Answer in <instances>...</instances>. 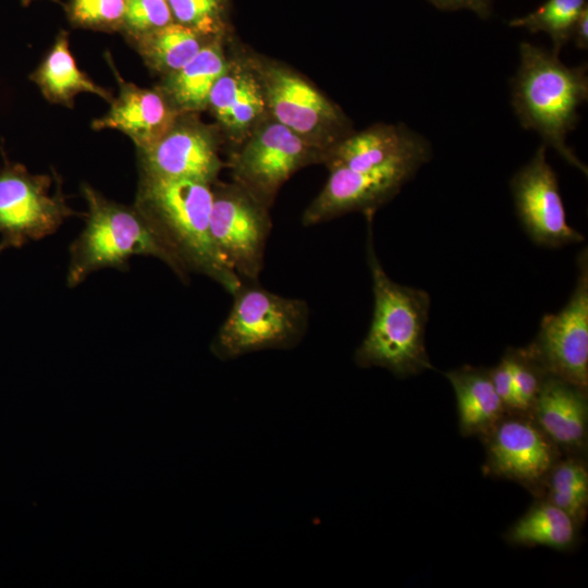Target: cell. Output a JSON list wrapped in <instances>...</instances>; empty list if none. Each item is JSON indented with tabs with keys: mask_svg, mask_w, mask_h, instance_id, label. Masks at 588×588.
Returning <instances> with one entry per match:
<instances>
[{
	"mask_svg": "<svg viewBox=\"0 0 588 588\" xmlns=\"http://www.w3.org/2000/svg\"><path fill=\"white\" fill-rule=\"evenodd\" d=\"M546 500L567 513L580 527L588 509V469L584 460L569 455L558 460L546 482Z\"/></svg>",
	"mask_w": 588,
	"mask_h": 588,
	"instance_id": "cell-24",
	"label": "cell"
},
{
	"mask_svg": "<svg viewBox=\"0 0 588 588\" xmlns=\"http://www.w3.org/2000/svg\"><path fill=\"white\" fill-rule=\"evenodd\" d=\"M512 369V401L507 413L529 415L546 371L526 347L507 348Z\"/></svg>",
	"mask_w": 588,
	"mask_h": 588,
	"instance_id": "cell-26",
	"label": "cell"
},
{
	"mask_svg": "<svg viewBox=\"0 0 588 588\" xmlns=\"http://www.w3.org/2000/svg\"><path fill=\"white\" fill-rule=\"evenodd\" d=\"M429 160L413 157L370 170L330 169L323 188L304 211L302 223L311 226L353 211L372 217Z\"/></svg>",
	"mask_w": 588,
	"mask_h": 588,
	"instance_id": "cell-11",
	"label": "cell"
},
{
	"mask_svg": "<svg viewBox=\"0 0 588 588\" xmlns=\"http://www.w3.org/2000/svg\"><path fill=\"white\" fill-rule=\"evenodd\" d=\"M82 194L87 203L86 224L70 247L69 286H76L100 269H125L128 259L135 255L157 257L181 280L188 279L152 224L135 205L110 200L85 183Z\"/></svg>",
	"mask_w": 588,
	"mask_h": 588,
	"instance_id": "cell-4",
	"label": "cell"
},
{
	"mask_svg": "<svg viewBox=\"0 0 588 588\" xmlns=\"http://www.w3.org/2000/svg\"><path fill=\"white\" fill-rule=\"evenodd\" d=\"M210 350L221 360L264 350H290L306 334L308 304L270 292L256 282H242Z\"/></svg>",
	"mask_w": 588,
	"mask_h": 588,
	"instance_id": "cell-5",
	"label": "cell"
},
{
	"mask_svg": "<svg viewBox=\"0 0 588 588\" xmlns=\"http://www.w3.org/2000/svg\"><path fill=\"white\" fill-rule=\"evenodd\" d=\"M205 38L207 37L172 22L128 40L152 72L167 76L191 61L208 42Z\"/></svg>",
	"mask_w": 588,
	"mask_h": 588,
	"instance_id": "cell-23",
	"label": "cell"
},
{
	"mask_svg": "<svg viewBox=\"0 0 588 588\" xmlns=\"http://www.w3.org/2000/svg\"><path fill=\"white\" fill-rule=\"evenodd\" d=\"M368 219L367 262L373 294L371 322L356 348L354 360L362 368H385L399 378L433 369L425 335L430 309L428 292L393 281L375 249Z\"/></svg>",
	"mask_w": 588,
	"mask_h": 588,
	"instance_id": "cell-2",
	"label": "cell"
},
{
	"mask_svg": "<svg viewBox=\"0 0 588 588\" xmlns=\"http://www.w3.org/2000/svg\"><path fill=\"white\" fill-rule=\"evenodd\" d=\"M489 370L494 390L507 413L512 401V369L509 354L505 352L499 364Z\"/></svg>",
	"mask_w": 588,
	"mask_h": 588,
	"instance_id": "cell-30",
	"label": "cell"
},
{
	"mask_svg": "<svg viewBox=\"0 0 588 588\" xmlns=\"http://www.w3.org/2000/svg\"><path fill=\"white\" fill-rule=\"evenodd\" d=\"M218 41H208L180 70L163 76L160 90L180 113H195L208 107L210 91L229 68Z\"/></svg>",
	"mask_w": 588,
	"mask_h": 588,
	"instance_id": "cell-18",
	"label": "cell"
},
{
	"mask_svg": "<svg viewBox=\"0 0 588 588\" xmlns=\"http://www.w3.org/2000/svg\"><path fill=\"white\" fill-rule=\"evenodd\" d=\"M578 527L567 513L541 499L507 529L505 540L516 546H546L566 551L575 546Z\"/></svg>",
	"mask_w": 588,
	"mask_h": 588,
	"instance_id": "cell-22",
	"label": "cell"
},
{
	"mask_svg": "<svg viewBox=\"0 0 588 588\" xmlns=\"http://www.w3.org/2000/svg\"><path fill=\"white\" fill-rule=\"evenodd\" d=\"M444 376L455 392L463 436L482 437L506 413L489 369L465 365L444 372Z\"/></svg>",
	"mask_w": 588,
	"mask_h": 588,
	"instance_id": "cell-19",
	"label": "cell"
},
{
	"mask_svg": "<svg viewBox=\"0 0 588 588\" xmlns=\"http://www.w3.org/2000/svg\"><path fill=\"white\" fill-rule=\"evenodd\" d=\"M32 1H34V0H22V3H23L24 5H27V4L30 3ZM50 1H53V2H57V3L61 4L60 0H50Z\"/></svg>",
	"mask_w": 588,
	"mask_h": 588,
	"instance_id": "cell-33",
	"label": "cell"
},
{
	"mask_svg": "<svg viewBox=\"0 0 588 588\" xmlns=\"http://www.w3.org/2000/svg\"><path fill=\"white\" fill-rule=\"evenodd\" d=\"M546 152L547 146L542 143L510 182L517 217L538 246L559 248L581 243L585 236L566 220L558 176Z\"/></svg>",
	"mask_w": 588,
	"mask_h": 588,
	"instance_id": "cell-12",
	"label": "cell"
},
{
	"mask_svg": "<svg viewBox=\"0 0 588 588\" xmlns=\"http://www.w3.org/2000/svg\"><path fill=\"white\" fill-rule=\"evenodd\" d=\"M266 107L274 120L326 152L348 126L341 110L289 69L266 64L258 70Z\"/></svg>",
	"mask_w": 588,
	"mask_h": 588,
	"instance_id": "cell-10",
	"label": "cell"
},
{
	"mask_svg": "<svg viewBox=\"0 0 588 588\" xmlns=\"http://www.w3.org/2000/svg\"><path fill=\"white\" fill-rule=\"evenodd\" d=\"M529 416L559 450L574 455L586 448L587 391L547 373Z\"/></svg>",
	"mask_w": 588,
	"mask_h": 588,
	"instance_id": "cell-17",
	"label": "cell"
},
{
	"mask_svg": "<svg viewBox=\"0 0 588 588\" xmlns=\"http://www.w3.org/2000/svg\"><path fill=\"white\" fill-rule=\"evenodd\" d=\"M432 5L444 11L470 10L486 20L492 12V0H427Z\"/></svg>",
	"mask_w": 588,
	"mask_h": 588,
	"instance_id": "cell-31",
	"label": "cell"
},
{
	"mask_svg": "<svg viewBox=\"0 0 588 588\" xmlns=\"http://www.w3.org/2000/svg\"><path fill=\"white\" fill-rule=\"evenodd\" d=\"M107 59L119 83V95L110 102L108 112L93 121L91 127L118 130L133 140L138 151L145 150L170 130L181 113L160 90L125 82L111 59Z\"/></svg>",
	"mask_w": 588,
	"mask_h": 588,
	"instance_id": "cell-15",
	"label": "cell"
},
{
	"mask_svg": "<svg viewBox=\"0 0 588 588\" xmlns=\"http://www.w3.org/2000/svg\"><path fill=\"white\" fill-rule=\"evenodd\" d=\"M482 439L488 474L517 481L534 493L544 489L560 450L529 415L505 413Z\"/></svg>",
	"mask_w": 588,
	"mask_h": 588,
	"instance_id": "cell-13",
	"label": "cell"
},
{
	"mask_svg": "<svg viewBox=\"0 0 588 588\" xmlns=\"http://www.w3.org/2000/svg\"><path fill=\"white\" fill-rule=\"evenodd\" d=\"M587 5V0H547L535 11L512 19L509 25L531 34H548L553 44L552 52L559 54L571 40L573 27Z\"/></svg>",
	"mask_w": 588,
	"mask_h": 588,
	"instance_id": "cell-25",
	"label": "cell"
},
{
	"mask_svg": "<svg viewBox=\"0 0 588 588\" xmlns=\"http://www.w3.org/2000/svg\"><path fill=\"white\" fill-rule=\"evenodd\" d=\"M7 248H9V246L4 242L1 241L0 242V252L4 250Z\"/></svg>",
	"mask_w": 588,
	"mask_h": 588,
	"instance_id": "cell-34",
	"label": "cell"
},
{
	"mask_svg": "<svg viewBox=\"0 0 588 588\" xmlns=\"http://www.w3.org/2000/svg\"><path fill=\"white\" fill-rule=\"evenodd\" d=\"M575 287L565 306L546 315L527 351L548 375L588 389V252L577 256Z\"/></svg>",
	"mask_w": 588,
	"mask_h": 588,
	"instance_id": "cell-8",
	"label": "cell"
},
{
	"mask_svg": "<svg viewBox=\"0 0 588 588\" xmlns=\"http://www.w3.org/2000/svg\"><path fill=\"white\" fill-rule=\"evenodd\" d=\"M519 56L512 105L520 125L536 131L546 146L587 175V166L566 144L579 120L578 108L588 99L587 64L567 66L552 50L526 41Z\"/></svg>",
	"mask_w": 588,
	"mask_h": 588,
	"instance_id": "cell-3",
	"label": "cell"
},
{
	"mask_svg": "<svg viewBox=\"0 0 588 588\" xmlns=\"http://www.w3.org/2000/svg\"><path fill=\"white\" fill-rule=\"evenodd\" d=\"M212 198V185L205 182L140 175L134 205L187 274H205L232 295L242 281L213 244L210 232Z\"/></svg>",
	"mask_w": 588,
	"mask_h": 588,
	"instance_id": "cell-1",
	"label": "cell"
},
{
	"mask_svg": "<svg viewBox=\"0 0 588 588\" xmlns=\"http://www.w3.org/2000/svg\"><path fill=\"white\" fill-rule=\"evenodd\" d=\"M571 40L574 41L576 47L580 50H587L588 48V5L581 11L578 16L573 30Z\"/></svg>",
	"mask_w": 588,
	"mask_h": 588,
	"instance_id": "cell-32",
	"label": "cell"
},
{
	"mask_svg": "<svg viewBox=\"0 0 588 588\" xmlns=\"http://www.w3.org/2000/svg\"><path fill=\"white\" fill-rule=\"evenodd\" d=\"M319 159H326L322 149L273 121L254 131L231 166L235 183L269 208L297 170Z\"/></svg>",
	"mask_w": 588,
	"mask_h": 588,
	"instance_id": "cell-9",
	"label": "cell"
},
{
	"mask_svg": "<svg viewBox=\"0 0 588 588\" xmlns=\"http://www.w3.org/2000/svg\"><path fill=\"white\" fill-rule=\"evenodd\" d=\"M140 175L215 184L221 170L219 142L194 113H181L152 146L138 151Z\"/></svg>",
	"mask_w": 588,
	"mask_h": 588,
	"instance_id": "cell-14",
	"label": "cell"
},
{
	"mask_svg": "<svg viewBox=\"0 0 588 588\" xmlns=\"http://www.w3.org/2000/svg\"><path fill=\"white\" fill-rule=\"evenodd\" d=\"M174 22L197 34L216 35L221 25L224 0H167Z\"/></svg>",
	"mask_w": 588,
	"mask_h": 588,
	"instance_id": "cell-28",
	"label": "cell"
},
{
	"mask_svg": "<svg viewBox=\"0 0 588 588\" xmlns=\"http://www.w3.org/2000/svg\"><path fill=\"white\" fill-rule=\"evenodd\" d=\"M29 79L52 103L73 107L74 98L82 93L94 94L111 102L112 94L97 85L81 71L70 50L69 34L60 32L40 64L29 75Z\"/></svg>",
	"mask_w": 588,
	"mask_h": 588,
	"instance_id": "cell-20",
	"label": "cell"
},
{
	"mask_svg": "<svg viewBox=\"0 0 588 588\" xmlns=\"http://www.w3.org/2000/svg\"><path fill=\"white\" fill-rule=\"evenodd\" d=\"M208 107L232 134L247 132L267 108L258 77L231 65L215 83Z\"/></svg>",
	"mask_w": 588,
	"mask_h": 588,
	"instance_id": "cell-21",
	"label": "cell"
},
{
	"mask_svg": "<svg viewBox=\"0 0 588 588\" xmlns=\"http://www.w3.org/2000/svg\"><path fill=\"white\" fill-rule=\"evenodd\" d=\"M126 0H69L66 15L73 26L121 32Z\"/></svg>",
	"mask_w": 588,
	"mask_h": 588,
	"instance_id": "cell-27",
	"label": "cell"
},
{
	"mask_svg": "<svg viewBox=\"0 0 588 588\" xmlns=\"http://www.w3.org/2000/svg\"><path fill=\"white\" fill-rule=\"evenodd\" d=\"M210 232L226 266L242 282H256L271 232L268 207L237 183L212 185Z\"/></svg>",
	"mask_w": 588,
	"mask_h": 588,
	"instance_id": "cell-7",
	"label": "cell"
},
{
	"mask_svg": "<svg viewBox=\"0 0 588 588\" xmlns=\"http://www.w3.org/2000/svg\"><path fill=\"white\" fill-rule=\"evenodd\" d=\"M75 213L56 172L33 174L23 164L5 160L0 170V234L9 247L54 233Z\"/></svg>",
	"mask_w": 588,
	"mask_h": 588,
	"instance_id": "cell-6",
	"label": "cell"
},
{
	"mask_svg": "<svg viewBox=\"0 0 588 588\" xmlns=\"http://www.w3.org/2000/svg\"><path fill=\"white\" fill-rule=\"evenodd\" d=\"M428 140L404 125L377 124L334 144L324 161L329 170H370L413 157L431 158Z\"/></svg>",
	"mask_w": 588,
	"mask_h": 588,
	"instance_id": "cell-16",
	"label": "cell"
},
{
	"mask_svg": "<svg viewBox=\"0 0 588 588\" xmlns=\"http://www.w3.org/2000/svg\"><path fill=\"white\" fill-rule=\"evenodd\" d=\"M174 22L167 0H126L121 32L127 39Z\"/></svg>",
	"mask_w": 588,
	"mask_h": 588,
	"instance_id": "cell-29",
	"label": "cell"
}]
</instances>
